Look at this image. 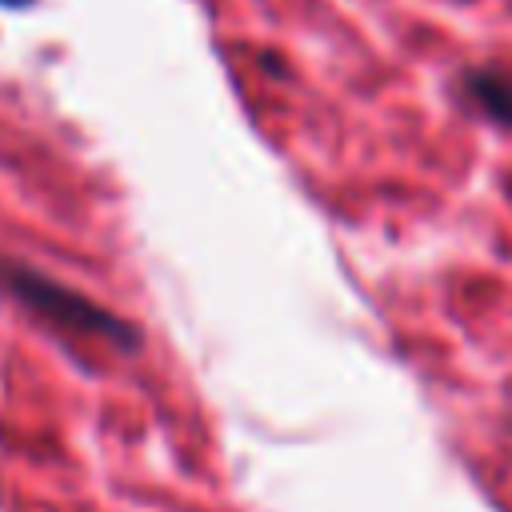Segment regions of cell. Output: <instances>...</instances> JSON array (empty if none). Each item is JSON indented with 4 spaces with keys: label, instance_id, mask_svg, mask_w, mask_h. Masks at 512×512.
I'll use <instances>...</instances> for the list:
<instances>
[{
    "label": "cell",
    "instance_id": "obj_3",
    "mask_svg": "<svg viewBox=\"0 0 512 512\" xmlns=\"http://www.w3.org/2000/svg\"><path fill=\"white\" fill-rule=\"evenodd\" d=\"M32 4H36V0H0V8H16V12H20V8H32Z\"/></svg>",
    "mask_w": 512,
    "mask_h": 512
},
{
    "label": "cell",
    "instance_id": "obj_1",
    "mask_svg": "<svg viewBox=\"0 0 512 512\" xmlns=\"http://www.w3.org/2000/svg\"><path fill=\"white\" fill-rule=\"evenodd\" d=\"M8 280H12V288L24 296L28 308H36L40 316H52L56 324H68V328H80V332H116V328H120V324H116L108 312H100L92 300H84V296L60 288V284H52V280H44V276H32L28 268H12Z\"/></svg>",
    "mask_w": 512,
    "mask_h": 512
},
{
    "label": "cell",
    "instance_id": "obj_2",
    "mask_svg": "<svg viewBox=\"0 0 512 512\" xmlns=\"http://www.w3.org/2000/svg\"><path fill=\"white\" fill-rule=\"evenodd\" d=\"M468 96L500 124L512 128V80L496 76V72H472L468 76Z\"/></svg>",
    "mask_w": 512,
    "mask_h": 512
}]
</instances>
